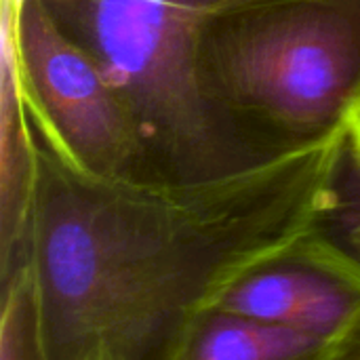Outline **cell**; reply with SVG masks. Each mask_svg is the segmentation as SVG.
<instances>
[{
  "instance_id": "8",
  "label": "cell",
  "mask_w": 360,
  "mask_h": 360,
  "mask_svg": "<svg viewBox=\"0 0 360 360\" xmlns=\"http://www.w3.org/2000/svg\"><path fill=\"white\" fill-rule=\"evenodd\" d=\"M348 146H350V158L360 173V103L348 124Z\"/></svg>"
},
{
  "instance_id": "5",
  "label": "cell",
  "mask_w": 360,
  "mask_h": 360,
  "mask_svg": "<svg viewBox=\"0 0 360 360\" xmlns=\"http://www.w3.org/2000/svg\"><path fill=\"white\" fill-rule=\"evenodd\" d=\"M213 308L314 333L331 344L333 360L360 323V255L316 230L247 270Z\"/></svg>"
},
{
  "instance_id": "6",
  "label": "cell",
  "mask_w": 360,
  "mask_h": 360,
  "mask_svg": "<svg viewBox=\"0 0 360 360\" xmlns=\"http://www.w3.org/2000/svg\"><path fill=\"white\" fill-rule=\"evenodd\" d=\"M331 344L314 333L213 308L192 327L179 360H329Z\"/></svg>"
},
{
  "instance_id": "1",
  "label": "cell",
  "mask_w": 360,
  "mask_h": 360,
  "mask_svg": "<svg viewBox=\"0 0 360 360\" xmlns=\"http://www.w3.org/2000/svg\"><path fill=\"white\" fill-rule=\"evenodd\" d=\"M25 127L23 202L2 232V360H179L234 281L325 228L350 158L342 129L226 175L99 177Z\"/></svg>"
},
{
  "instance_id": "4",
  "label": "cell",
  "mask_w": 360,
  "mask_h": 360,
  "mask_svg": "<svg viewBox=\"0 0 360 360\" xmlns=\"http://www.w3.org/2000/svg\"><path fill=\"white\" fill-rule=\"evenodd\" d=\"M4 80L30 129L68 165L99 177H143L135 122L49 0H4Z\"/></svg>"
},
{
  "instance_id": "2",
  "label": "cell",
  "mask_w": 360,
  "mask_h": 360,
  "mask_svg": "<svg viewBox=\"0 0 360 360\" xmlns=\"http://www.w3.org/2000/svg\"><path fill=\"white\" fill-rule=\"evenodd\" d=\"M196 78L257 160L348 129L360 103V0H228L202 23Z\"/></svg>"
},
{
  "instance_id": "9",
  "label": "cell",
  "mask_w": 360,
  "mask_h": 360,
  "mask_svg": "<svg viewBox=\"0 0 360 360\" xmlns=\"http://www.w3.org/2000/svg\"><path fill=\"white\" fill-rule=\"evenodd\" d=\"M346 245L360 255V202L356 209L348 217V228H346Z\"/></svg>"
},
{
  "instance_id": "3",
  "label": "cell",
  "mask_w": 360,
  "mask_h": 360,
  "mask_svg": "<svg viewBox=\"0 0 360 360\" xmlns=\"http://www.w3.org/2000/svg\"><path fill=\"white\" fill-rule=\"evenodd\" d=\"M224 2L49 0L122 97L143 148L141 179H200L262 162L221 127L196 78L198 34Z\"/></svg>"
},
{
  "instance_id": "7",
  "label": "cell",
  "mask_w": 360,
  "mask_h": 360,
  "mask_svg": "<svg viewBox=\"0 0 360 360\" xmlns=\"http://www.w3.org/2000/svg\"><path fill=\"white\" fill-rule=\"evenodd\" d=\"M333 360H360V323L348 333V338L335 348Z\"/></svg>"
}]
</instances>
